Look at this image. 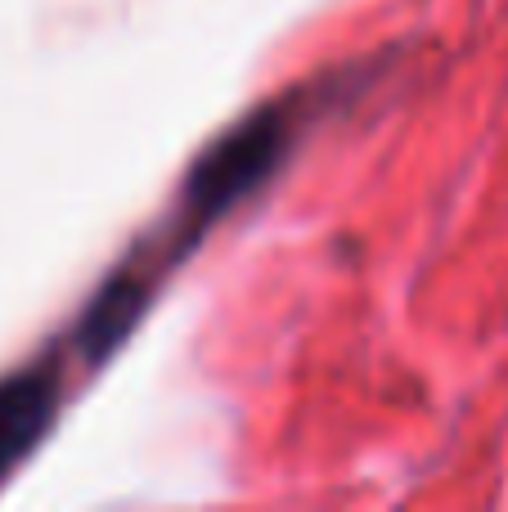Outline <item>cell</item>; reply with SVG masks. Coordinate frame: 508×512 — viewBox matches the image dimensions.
Listing matches in <instances>:
<instances>
[{"label": "cell", "mask_w": 508, "mask_h": 512, "mask_svg": "<svg viewBox=\"0 0 508 512\" xmlns=\"http://www.w3.org/2000/svg\"><path fill=\"white\" fill-rule=\"evenodd\" d=\"M284 122L275 113H252L221 135L185 176V212L194 225L225 216L275 171L284 153Z\"/></svg>", "instance_id": "cell-1"}, {"label": "cell", "mask_w": 508, "mask_h": 512, "mask_svg": "<svg viewBox=\"0 0 508 512\" xmlns=\"http://www.w3.org/2000/svg\"><path fill=\"white\" fill-rule=\"evenodd\" d=\"M54 418V382L45 373H18L0 382V477L36 450Z\"/></svg>", "instance_id": "cell-2"}, {"label": "cell", "mask_w": 508, "mask_h": 512, "mask_svg": "<svg viewBox=\"0 0 508 512\" xmlns=\"http://www.w3.org/2000/svg\"><path fill=\"white\" fill-rule=\"evenodd\" d=\"M140 310H144V283L135 279V274H117L113 283L99 288V297L90 301L86 315H81V328H77L81 351H86L90 360H104L108 351H117V346L126 342V333L135 328Z\"/></svg>", "instance_id": "cell-3"}]
</instances>
